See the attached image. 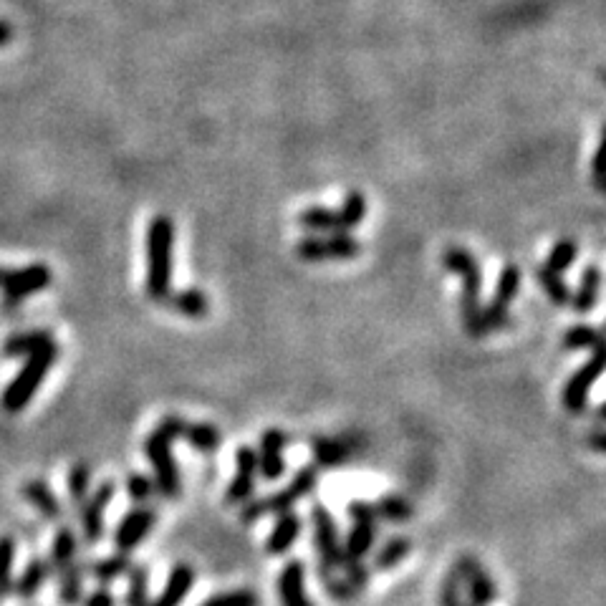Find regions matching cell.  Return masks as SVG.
I'll return each mask as SVG.
<instances>
[{"mask_svg":"<svg viewBox=\"0 0 606 606\" xmlns=\"http://www.w3.org/2000/svg\"><path fill=\"white\" fill-rule=\"evenodd\" d=\"M172 248L175 223L170 215H157L147 230V296L165 301L172 288Z\"/></svg>","mask_w":606,"mask_h":606,"instance_id":"6da1fadb","label":"cell"},{"mask_svg":"<svg viewBox=\"0 0 606 606\" xmlns=\"http://www.w3.org/2000/svg\"><path fill=\"white\" fill-rule=\"evenodd\" d=\"M185 425L187 422L180 417H165L144 442V452H147L152 470H155V488L165 498H177L182 490L180 470H177L175 455H172V442L182 437Z\"/></svg>","mask_w":606,"mask_h":606,"instance_id":"7a4b0ae2","label":"cell"},{"mask_svg":"<svg viewBox=\"0 0 606 606\" xmlns=\"http://www.w3.org/2000/svg\"><path fill=\"white\" fill-rule=\"evenodd\" d=\"M445 271L458 273L463 278V321L468 334L483 336V306H480V291H483V273H480L478 258L463 248H450L442 256Z\"/></svg>","mask_w":606,"mask_h":606,"instance_id":"3957f363","label":"cell"},{"mask_svg":"<svg viewBox=\"0 0 606 606\" xmlns=\"http://www.w3.org/2000/svg\"><path fill=\"white\" fill-rule=\"evenodd\" d=\"M59 359V346L48 344L43 349H38L36 354L28 357V362L18 369L16 377L11 379L6 389H3V397H0V404H3V410L16 415V412H23L28 407V402L33 399V394L38 392V387L43 384V379L48 377L51 367Z\"/></svg>","mask_w":606,"mask_h":606,"instance_id":"277c9868","label":"cell"},{"mask_svg":"<svg viewBox=\"0 0 606 606\" xmlns=\"http://www.w3.org/2000/svg\"><path fill=\"white\" fill-rule=\"evenodd\" d=\"M316 483H319V470L316 468H303L298 470L296 478L286 485L283 490H276L273 495L261 500H253V503H243V511H240V521L243 523H256L263 516H278L283 511H291L293 505L301 498L314 493Z\"/></svg>","mask_w":606,"mask_h":606,"instance_id":"5b68a950","label":"cell"},{"mask_svg":"<svg viewBox=\"0 0 606 606\" xmlns=\"http://www.w3.org/2000/svg\"><path fill=\"white\" fill-rule=\"evenodd\" d=\"M311 523H314V546L319 556V576L331 574V571L344 566V548H341L339 528H336L334 516L329 508L316 503L311 508Z\"/></svg>","mask_w":606,"mask_h":606,"instance_id":"8992f818","label":"cell"},{"mask_svg":"<svg viewBox=\"0 0 606 606\" xmlns=\"http://www.w3.org/2000/svg\"><path fill=\"white\" fill-rule=\"evenodd\" d=\"M349 516L354 521L349 536H346L344 548V564L349 561H364L369 551H372L374 541H377V511H374L372 503H364V500H351L349 503Z\"/></svg>","mask_w":606,"mask_h":606,"instance_id":"52a82bcc","label":"cell"},{"mask_svg":"<svg viewBox=\"0 0 606 606\" xmlns=\"http://www.w3.org/2000/svg\"><path fill=\"white\" fill-rule=\"evenodd\" d=\"M362 253V245L349 233L324 235V238H303L296 245V256L303 261H346V258H357Z\"/></svg>","mask_w":606,"mask_h":606,"instance_id":"ba28073f","label":"cell"},{"mask_svg":"<svg viewBox=\"0 0 606 606\" xmlns=\"http://www.w3.org/2000/svg\"><path fill=\"white\" fill-rule=\"evenodd\" d=\"M51 268L46 263H33V266L18 268V271H8L6 281L0 286L3 291V301L8 306H18L23 298L33 296L38 291H46L51 286Z\"/></svg>","mask_w":606,"mask_h":606,"instance_id":"9c48e42d","label":"cell"},{"mask_svg":"<svg viewBox=\"0 0 606 606\" xmlns=\"http://www.w3.org/2000/svg\"><path fill=\"white\" fill-rule=\"evenodd\" d=\"M114 490L117 485L112 480H104L84 503L79 505V516H81V536L89 546L101 541L104 536V518H107V508L114 498Z\"/></svg>","mask_w":606,"mask_h":606,"instance_id":"30bf717a","label":"cell"},{"mask_svg":"<svg viewBox=\"0 0 606 606\" xmlns=\"http://www.w3.org/2000/svg\"><path fill=\"white\" fill-rule=\"evenodd\" d=\"M601 372H604V349H596L589 362H586L579 372H574V377L566 382L564 394H561L566 410L574 412V415H581V412L586 410L591 387H594L596 379L601 377Z\"/></svg>","mask_w":606,"mask_h":606,"instance_id":"8fae6325","label":"cell"},{"mask_svg":"<svg viewBox=\"0 0 606 606\" xmlns=\"http://www.w3.org/2000/svg\"><path fill=\"white\" fill-rule=\"evenodd\" d=\"M256 473H258V455L250 445L238 447L235 452V475L225 493V503L228 505H243L248 503L253 490H256Z\"/></svg>","mask_w":606,"mask_h":606,"instance_id":"7c38bea8","label":"cell"},{"mask_svg":"<svg viewBox=\"0 0 606 606\" xmlns=\"http://www.w3.org/2000/svg\"><path fill=\"white\" fill-rule=\"evenodd\" d=\"M455 569L463 576V586H468L470 606H493L498 599V586H495L493 576L483 569L475 556H463L458 559Z\"/></svg>","mask_w":606,"mask_h":606,"instance_id":"4fadbf2b","label":"cell"},{"mask_svg":"<svg viewBox=\"0 0 606 606\" xmlns=\"http://www.w3.org/2000/svg\"><path fill=\"white\" fill-rule=\"evenodd\" d=\"M157 523V513L147 505H139L134 511H129L127 516L119 521L117 531H114V546H117L119 553H132L144 538L152 533Z\"/></svg>","mask_w":606,"mask_h":606,"instance_id":"5bb4252c","label":"cell"},{"mask_svg":"<svg viewBox=\"0 0 606 606\" xmlns=\"http://www.w3.org/2000/svg\"><path fill=\"white\" fill-rule=\"evenodd\" d=\"M286 445H288V435L286 432L276 430H266L261 435V447H258V473L263 475L266 480H281L283 473H286Z\"/></svg>","mask_w":606,"mask_h":606,"instance_id":"9a60e30c","label":"cell"},{"mask_svg":"<svg viewBox=\"0 0 606 606\" xmlns=\"http://www.w3.org/2000/svg\"><path fill=\"white\" fill-rule=\"evenodd\" d=\"M278 596L283 606H314L306 591V566L291 559L278 574Z\"/></svg>","mask_w":606,"mask_h":606,"instance_id":"2e32d148","label":"cell"},{"mask_svg":"<svg viewBox=\"0 0 606 606\" xmlns=\"http://www.w3.org/2000/svg\"><path fill=\"white\" fill-rule=\"evenodd\" d=\"M192 586H195V569L190 564H175L167 576L165 589L155 601H149V606H182V601L190 596Z\"/></svg>","mask_w":606,"mask_h":606,"instance_id":"e0dca14e","label":"cell"},{"mask_svg":"<svg viewBox=\"0 0 606 606\" xmlns=\"http://www.w3.org/2000/svg\"><path fill=\"white\" fill-rule=\"evenodd\" d=\"M303 531V521L293 511H283L276 516V526H273L271 536L266 541V551L271 556H283L291 551L293 543L298 541Z\"/></svg>","mask_w":606,"mask_h":606,"instance_id":"ac0fdd59","label":"cell"},{"mask_svg":"<svg viewBox=\"0 0 606 606\" xmlns=\"http://www.w3.org/2000/svg\"><path fill=\"white\" fill-rule=\"evenodd\" d=\"M21 493L23 498L41 513V518H46V521H61V516H64V505H61V500L56 498L54 490L48 488L46 480H28V483L23 485Z\"/></svg>","mask_w":606,"mask_h":606,"instance_id":"d6986e66","label":"cell"},{"mask_svg":"<svg viewBox=\"0 0 606 606\" xmlns=\"http://www.w3.org/2000/svg\"><path fill=\"white\" fill-rule=\"evenodd\" d=\"M51 564L46 559H33L28 561V566L23 569V574L18 576V581H13V594L18 599H33L38 591L46 586V581L51 579Z\"/></svg>","mask_w":606,"mask_h":606,"instance_id":"ffe728a7","label":"cell"},{"mask_svg":"<svg viewBox=\"0 0 606 606\" xmlns=\"http://www.w3.org/2000/svg\"><path fill=\"white\" fill-rule=\"evenodd\" d=\"M54 344V334L51 331H23V334L8 336L6 344H3V357L8 359H21L31 357L43 346Z\"/></svg>","mask_w":606,"mask_h":606,"instance_id":"44dd1931","label":"cell"},{"mask_svg":"<svg viewBox=\"0 0 606 606\" xmlns=\"http://www.w3.org/2000/svg\"><path fill=\"white\" fill-rule=\"evenodd\" d=\"M599 291H601V268L589 266L584 273H581L579 288H576V293L571 296V306H574L576 314H589V311H594L596 301H599Z\"/></svg>","mask_w":606,"mask_h":606,"instance_id":"7402d4cb","label":"cell"},{"mask_svg":"<svg viewBox=\"0 0 606 606\" xmlns=\"http://www.w3.org/2000/svg\"><path fill=\"white\" fill-rule=\"evenodd\" d=\"M354 445L346 440H331V437H316L314 440V460L319 468H341L349 460Z\"/></svg>","mask_w":606,"mask_h":606,"instance_id":"603a6c76","label":"cell"},{"mask_svg":"<svg viewBox=\"0 0 606 606\" xmlns=\"http://www.w3.org/2000/svg\"><path fill=\"white\" fill-rule=\"evenodd\" d=\"M167 309H172L175 314L187 316V319H202V316H208L210 306H208V296L202 291H180L175 296H167L162 301Z\"/></svg>","mask_w":606,"mask_h":606,"instance_id":"cb8c5ba5","label":"cell"},{"mask_svg":"<svg viewBox=\"0 0 606 606\" xmlns=\"http://www.w3.org/2000/svg\"><path fill=\"white\" fill-rule=\"evenodd\" d=\"M518 288H521V268L505 266L503 271H500L498 283H495V293H493V301H490V309L508 311V306L513 303V298L518 296Z\"/></svg>","mask_w":606,"mask_h":606,"instance_id":"d4e9b609","label":"cell"},{"mask_svg":"<svg viewBox=\"0 0 606 606\" xmlns=\"http://www.w3.org/2000/svg\"><path fill=\"white\" fill-rule=\"evenodd\" d=\"M364 218H367V197L357 190L349 192L344 197V202H341V208L336 210V228H339V233H349Z\"/></svg>","mask_w":606,"mask_h":606,"instance_id":"484cf974","label":"cell"},{"mask_svg":"<svg viewBox=\"0 0 606 606\" xmlns=\"http://www.w3.org/2000/svg\"><path fill=\"white\" fill-rule=\"evenodd\" d=\"M76 548H79L76 533L69 526H61L54 536V548H51V559H48L51 571H64L66 566L74 564Z\"/></svg>","mask_w":606,"mask_h":606,"instance_id":"4316f807","label":"cell"},{"mask_svg":"<svg viewBox=\"0 0 606 606\" xmlns=\"http://www.w3.org/2000/svg\"><path fill=\"white\" fill-rule=\"evenodd\" d=\"M412 553V541L407 536H394L384 543L374 556V571H392Z\"/></svg>","mask_w":606,"mask_h":606,"instance_id":"83f0119b","label":"cell"},{"mask_svg":"<svg viewBox=\"0 0 606 606\" xmlns=\"http://www.w3.org/2000/svg\"><path fill=\"white\" fill-rule=\"evenodd\" d=\"M81 596H84V569L79 561H74L59 571V601L61 606H76L81 604Z\"/></svg>","mask_w":606,"mask_h":606,"instance_id":"f1b7e54d","label":"cell"},{"mask_svg":"<svg viewBox=\"0 0 606 606\" xmlns=\"http://www.w3.org/2000/svg\"><path fill=\"white\" fill-rule=\"evenodd\" d=\"M182 437H185L197 452H202V455H213L220 447V432L218 427L210 425V422H192V425L187 422Z\"/></svg>","mask_w":606,"mask_h":606,"instance_id":"f546056e","label":"cell"},{"mask_svg":"<svg viewBox=\"0 0 606 606\" xmlns=\"http://www.w3.org/2000/svg\"><path fill=\"white\" fill-rule=\"evenodd\" d=\"M129 589L124 594V606H149V569L144 564L129 566Z\"/></svg>","mask_w":606,"mask_h":606,"instance_id":"4dcf8cb0","label":"cell"},{"mask_svg":"<svg viewBox=\"0 0 606 606\" xmlns=\"http://www.w3.org/2000/svg\"><path fill=\"white\" fill-rule=\"evenodd\" d=\"M129 566H132V559H129V553H114L109 559H101L96 564H91L89 574L94 576L99 584H112L114 579H119L122 574H127Z\"/></svg>","mask_w":606,"mask_h":606,"instance_id":"1f68e13d","label":"cell"},{"mask_svg":"<svg viewBox=\"0 0 606 606\" xmlns=\"http://www.w3.org/2000/svg\"><path fill=\"white\" fill-rule=\"evenodd\" d=\"M576 256H579V245H576V240L561 238L559 243L551 248V253H548L543 268H548V271H553V273H566L571 266H574Z\"/></svg>","mask_w":606,"mask_h":606,"instance_id":"d6a6232c","label":"cell"},{"mask_svg":"<svg viewBox=\"0 0 606 606\" xmlns=\"http://www.w3.org/2000/svg\"><path fill=\"white\" fill-rule=\"evenodd\" d=\"M13 561H16V538L0 536V599L13 594Z\"/></svg>","mask_w":606,"mask_h":606,"instance_id":"836d02e7","label":"cell"},{"mask_svg":"<svg viewBox=\"0 0 606 606\" xmlns=\"http://www.w3.org/2000/svg\"><path fill=\"white\" fill-rule=\"evenodd\" d=\"M377 518H384L389 523H404L412 518V505L410 500L399 498V495H384L374 503Z\"/></svg>","mask_w":606,"mask_h":606,"instance_id":"e575fe53","label":"cell"},{"mask_svg":"<svg viewBox=\"0 0 606 606\" xmlns=\"http://www.w3.org/2000/svg\"><path fill=\"white\" fill-rule=\"evenodd\" d=\"M298 225L314 233H339L336 228V210L329 208H309L298 215Z\"/></svg>","mask_w":606,"mask_h":606,"instance_id":"d590c367","label":"cell"},{"mask_svg":"<svg viewBox=\"0 0 606 606\" xmlns=\"http://www.w3.org/2000/svg\"><path fill=\"white\" fill-rule=\"evenodd\" d=\"M564 346L566 349H604V339H601V331L591 329V326H571L564 334Z\"/></svg>","mask_w":606,"mask_h":606,"instance_id":"8d00e7d4","label":"cell"},{"mask_svg":"<svg viewBox=\"0 0 606 606\" xmlns=\"http://www.w3.org/2000/svg\"><path fill=\"white\" fill-rule=\"evenodd\" d=\"M538 283H541V288L546 291V296L551 298L556 306H566V303H571V288L566 286L564 281H561V273H553L548 271V268H538Z\"/></svg>","mask_w":606,"mask_h":606,"instance_id":"74e56055","label":"cell"},{"mask_svg":"<svg viewBox=\"0 0 606 606\" xmlns=\"http://www.w3.org/2000/svg\"><path fill=\"white\" fill-rule=\"evenodd\" d=\"M91 488V468L86 463H76L69 473V498L79 508L86 498H89Z\"/></svg>","mask_w":606,"mask_h":606,"instance_id":"f35d334b","label":"cell"},{"mask_svg":"<svg viewBox=\"0 0 606 606\" xmlns=\"http://www.w3.org/2000/svg\"><path fill=\"white\" fill-rule=\"evenodd\" d=\"M200 606H258V594L253 589H233L210 596Z\"/></svg>","mask_w":606,"mask_h":606,"instance_id":"ab89813d","label":"cell"},{"mask_svg":"<svg viewBox=\"0 0 606 606\" xmlns=\"http://www.w3.org/2000/svg\"><path fill=\"white\" fill-rule=\"evenodd\" d=\"M341 569H344V581L349 584V589L354 591V594L367 589L369 566H364V561H349V564H344Z\"/></svg>","mask_w":606,"mask_h":606,"instance_id":"60d3db41","label":"cell"},{"mask_svg":"<svg viewBox=\"0 0 606 606\" xmlns=\"http://www.w3.org/2000/svg\"><path fill=\"white\" fill-rule=\"evenodd\" d=\"M152 490H155V483L142 473H132L127 478V495L134 500V503H147L152 498Z\"/></svg>","mask_w":606,"mask_h":606,"instance_id":"b9f144b4","label":"cell"},{"mask_svg":"<svg viewBox=\"0 0 606 606\" xmlns=\"http://www.w3.org/2000/svg\"><path fill=\"white\" fill-rule=\"evenodd\" d=\"M321 579L326 581V589H329V594L334 596V599H351V596H354V591L349 589V584H346L344 579H334L331 574L321 576Z\"/></svg>","mask_w":606,"mask_h":606,"instance_id":"7bdbcfd3","label":"cell"},{"mask_svg":"<svg viewBox=\"0 0 606 606\" xmlns=\"http://www.w3.org/2000/svg\"><path fill=\"white\" fill-rule=\"evenodd\" d=\"M84 606H117V599H114V594L107 589V586H99L94 594L86 596Z\"/></svg>","mask_w":606,"mask_h":606,"instance_id":"ee69618b","label":"cell"},{"mask_svg":"<svg viewBox=\"0 0 606 606\" xmlns=\"http://www.w3.org/2000/svg\"><path fill=\"white\" fill-rule=\"evenodd\" d=\"M604 144H601L599 149H596V157H594V185L596 190H604V177H601V165H604Z\"/></svg>","mask_w":606,"mask_h":606,"instance_id":"f6af8a7d","label":"cell"},{"mask_svg":"<svg viewBox=\"0 0 606 606\" xmlns=\"http://www.w3.org/2000/svg\"><path fill=\"white\" fill-rule=\"evenodd\" d=\"M13 41V28L6 21H0V48Z\"/></svg>","mask_w":606,"mask_h":606,"instance_id":"bcb514c9","label":"cell"},{"mask_svg":"<svg viewBox=\"0 0 606 606\" xmlns=\"http://www.w3.org/2000/svg\"><path fill=\"white\" fill-rule=\"evenodd\" d=\"M589 440H591V447H594L596 452H604L606 450V437H604V432H601V430H596L594 435L589 437Z\"/></svg>","mask_w":606,"mask_h":606,"instance_id":"7dc6e473","label":"cell"},{"mask_svg":"<svg viewBox=\"0 0 606 606\" xmlns=\"http://www.w3.org/2000/svg\"><path fill=\"white\" fill-rule=\"evenodd\" d=\"M8 276V268H0V286H3V281H6Z\"/></svg>","mask_w":606,"mask_h":606,"instance_id":"c3c4849f","label":"cell"},{"mask_svg":"<svg viewBox=\"0 0 606 606\" xmlns=\"http://www.w3.org/2000/svg\"><path fill=\"white\" fill-rule=\"evenodd\" d=\"M450 606H465V604H463V599H460V601H455V604H450Z\"/></svg>","mask_w":606,"mask_h":606,"instance_id":"681fc988","label":"cell"}]
</instances>
